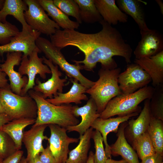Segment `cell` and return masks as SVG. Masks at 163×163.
<instances>
[{
    "instance_id": "6da1fadb",
    "label": "cell",
    "mask_w": 163,
    "mask_h": 163,
    "mask_svg": "<svg viewBox=\"0 0 163 163\" xmlns=\"http://www.w3.org/2000/svg\"><path fill=\"white\" fill-rule=\"evenodd\" d=\"M102 29L94 34H86L75 30L60 29L50 36V41L61 50L69 46L75 47L85 55L82 61H73L81 65L82 69L93 71L97 63L101 68L112 69L117 67L113 58L123 57L127 63L131 62L133 50L120 32L102 19L99 22Z\"/></svg>"
},
{
    "instance_id": "7a4b0ae2",
    "label": "cell",
    "mask_w": 163,
    "mask_h": 163,
    "mask_svg": "<svg viewBox=\"0 0 163 163\" xmlns=\"http://www.w3.org/2000/svg\"><path fill=\"white\" fill-rule=\"evenodd\" d=\"M27 93L35 101L37 107V117L33 125L54 124L66 128L80 123L73 113L72 104L55 105L34 90H29Z\"/></svg>"
},
{
    "instance_id": "3957f363",
    "label": "cell",
    "mask_w": 163,
    "mask_h": 163,
    "mask_svg": "<svg viewBox=\"0 0 163 163\" xmlns=\"http://www.w3.org/2000/svg\"><path fill=\"white\" fill-rule=\"evenodd\" d=\"M121 70L120 68L109 69L101 68L98 72L99 79L87 90L86 93L95 103L98 113L100 114L104 110L111 99L122 94L118 82Z\"/></svg>"
},
{
    "instance_id": "277c9868",
    "label": "cell",
    "mask_w": 163,
    "mask_h": 163,
    "mask_svg": "<svg viewBox=\"0 0 163 163\" xmlns=\"http://www.w3.org/2000/svg\"><path fill=\"white\" fill-rule=\"evenodd\" d=\"M155 89L147 85L132 93L122 94L115 97L108 102L99 118L106 119L117 115L122 117L139 113V104L147 99H151Z\"/></svg>"
},
{
    "instance_id": "5b68a950",
    "label": "cell",
    "mask_w": 163,
    "mask_h": 163,
    "mask_svg": "<svg viewBox=\"0 0 163 163\" xmlns=\"http://www.w3.org/2000/svg\"><path fill=\"white\" fill-rule=\"evenodd\" d=\"M0 101L11 120L37 117L36 103L28 94L21 96L13 93L10 88H0Z\"/></svg>"
},
{
    "instance_id": "8992f818",
    "label": "cell",
    "mask_w": 163,
    "mask_h": 163,
    "mask_svg": "<svg viewBox=\"0 0 163 163\" xmlns=\"http://www.w3.org/2000/svg\"><path fill=\"white\" fill-rule=\"evenodd\" d=\"M36 44L41 52L45 54V57L59 66L68 76L77 80L87 89L94 84L95 82L87 78L81 72L80 70L82 69L81 65L69 63L61 50L54 46L50 41L40 36L37 40Z\"/></svg>"
},
{
    "instance_id": "52a82bcc",
    "label": "cell",
    "mask_w": 163,
    "mask_h": 163,
    "mask_svg": "<svg viewBox=\"0 0 163 163\" xmlns=\"http://www.w3.org/2000/svg\"><path fill=\"white\" fill-rule=\"evenodd\" d=\"M24 1L27 6L24 13V18L31 28L50 36L60 29V27L50 18L37 0Z\"/></svg>"
},
{
    "instance_id": "ba28073f",
    "label": "cell",
    "mask_w": 163,
    "mask_h": 163,
    "mask_svg": "<svg viewBox=\"0 0 163 163\" xmlns=\"http://www.w3.org/2000/svg\"><path fill=\"white\" fill-rule=\"evenodd\" d=\"M41 52L38 47L27 56H22L18 72L22 76L27 75L28 79L27 84L22 90L21 95L27 94L28 91L33 89L35 85L36 76L39 75L43 79L46 78V74H51L48 66L43 63L42 58L39 57L38 54Z\"/></svg>"
},
{
    "instance_id": "9c48e42d",
    "label": "cell",
    "mask_w": 163,
    "mask_h": 163,
    "mask_svg": "<svg viewBox=\"0 0 163 163\" xmlns=\"http://www.w3.org/2000/svg\"><path fill=\"white\" fill-rule=\"evenodd\" d=\"M152 81L149 75L136 63L127 65L126 69L120 73L118 82L123 94L132 93L146 86Z\"/></svg>"
},
{
    "instance_id": "30bf717a",
    "label": "cell",
    "mask_w": 163,
    "mask_h": 163,
    "mask_svg": "<svg viewBox=\"0 0 163 163\" xmlns=\"http://www.w3.org/2000/svg\"><path fill=\"white\" fill-rule=\"evenodd\" d=\"M50 135L48 141L50 150L57 163H66L71 143L78 142V138L69 137L66 128L56 125L50 124Z\"/></svg>"
},
{
    "instance_id": "8fae6325",
    "label": "cell",
    "mask_w": 163,
    "mask_h": 163,
    "mask_svg": "<svg viewBox=\"0 0 163 163\" xmlns=\"http://www.w3.org/2000/svg\"><path fill=\"white\" fill-rule=\"evenodd\" d=\"M41 34L31 28L22 29L13 37L8 44L0 46V55L5 53L20 52L24 56H27L37 47L36 41Z\"/></svg>"
},
{
    "instance_id": "7c38bea8",
    "label": "cell",
    "mask_w": 163,
    "mask_h": 163,
    "mask_svg": "<svg viewBox=\"0 0 163 163\" xmlns=\"http://www.w3.org/2000/svg\"><path fill=\"white\" fill-rule=\"evenodd\" d=\"M43 62L47 65L51 70V76L46 82H42L37 78L35 80L36 84L34 90L41 94L43 97L46 99L48 97L51 99L57 95V93H62L65 82L67 81V78H61L62 73L59 70L58 66L53 64L50 59L43 56Z\"/></svg>"
},
{
    "instance_id": "4fadbf2b",
    "label": "cell",
    "mask_w": 163,
    "mask_h": 163,
    "mask_svg": "<svg viewBox=\"0 0 163 163\" xmlns=\"http://www.w3.org/2000/svg\"><path fill=\"white\" fill-rule=\"evenodd\" d=\"M22 56L20 52L7 53L6 60L0 65L2 71L8 77L11 90L13 93L20 95L28 81L27 77H23L14 69L15 66L20 64Z\"/></svg>"
},
{
    "instance_id": "5bb4252c",
    "label": "cell",
    "mask_w": 163,
    "mask_h": 163,
    "mask_svg": "<svg viewBox=\"0 0 163 163\" xmlns=\"http://www.w3.org/2000/svg\"><path fill=\"white\" fill-rule=\"evenodd\" d=\"M141 38L134 51L135 59L149 57L163 51V36L155 29L140 33Z\"/></svg>"
},
{
    "instance_id": "9a60e30c",
    "label": "cell",
    "mask_w": 163,
    "mask_h": 163,
    "mask_svg": "<svg viewBox=\"0 0 163 163\" xmlns=\"http://www.w3.org/2000/svg\"><path fill=\"white\" fill-rule=\"evenodd\" d=\"M47 126L48 125H46L37 126L33 125L30 129L24 131L22 142L27 150L26 159L27 163L44 150L43 141L44 140H48L49 138L44 134Z\"/></svg>"
},
{
    "instance_id": "2e32d148",
    "label": "cell",
    "mask_w": 163,
    "mask_h": 163,
    "mask_svg": "<svg viewBox=\"0 0 163 163\" xmlns=\"http://www.w3.org/2000/svg\"><path fill=\"white\" fill-rule=\"evenodd\" d=\"M72 111L76 117L80 116L81 120L77 125L66 128L68 132L76 131L79 136L82 135L90 128L95 120L99 117L100 114L97 112V107L93 99L91 97L86 104L81 107L73 106Z\"/></svg>"
},
{
    "instance_id": "e0dca14e",
    "label": "cell",
    "mask_w": 163,
    "mask_h": 163,
    "mask_svg": "<svg viewBox=\"0 0 163 163\" xmlns=\"http://www.w3.org/2000/svg\"><path fill=\"white\" fill-rule=\"evenodd\" d=\"M139 113L136 112L125 116L110 117L106 119L99 117L93 122L91 127L101 133L105 145V153L108 158H111V154L110 145H108L107 140V135L111 132L117 133L119 126L121 123L127 121L132 117L138 115Z\"/></svg>"
},
{
    "instance_id": "ac0fdd59",
    "label": "cell",
    "mask_w": 163,
    "mask_h": 163,
    "mask_svg": "<svg viewBox=\"0 0 163 163\" xmlns=\"http://www.w3.org/2000/svg\"><path fill=\"white\" fill-rule=\"evenodd\" d=\"M134 63L140 66L150 76L155 87L163 82V51L149 57L135 59Z\"/></svg>"
},
{
    "instance_id": "d6986e66",
    "label": "cell",
    "mask_w": 163,
    "mask_h": 163,
    "mask_svg": "<svg viewBox=\"0 0 163 163\" xmlns=\"http://www.w3.org/2000/svg\"><path fill=\"white\" fill-rule=\"evenodd\" d=\"M94 3L103 19L110 25L118 22L126 23L128 16L117 6L115 0H94Z\"/></svg>"
},
{
    "instance_id": "ffe728a7",
    "label": "cell",
    "mask_w": 163,
    "mask_h": 163,
    "mask_svg": "<svg viewBox=\"0 0 163 163\" xmlns=\"http://www.w3.org/2000/svg\"><path fill=\"white\" fill-rule=\"evenodd\" d=\"M72 85L70 90L66 93L58 92L57 95L51 99L46 100L48 102L56 105L63 104H69L74 103L76 104H81V101H87L88 97L85 94L87 89L78 81L72 78L71 79Z\"/></svg>"
},
{
    "instance_id": "44dd1931",
    "label": "cell",
    "mask_w": 163,
    "mask_h": 163,
    "mask_svg": "<svg viewBox=\"0 0 163 163\" xmlns=\"http://www.w3.org/2000/svg\"><path fill=\"white\" fill-rule=\"evenodd\" d=\"M127 124L126 122L122 123L117 131L116 141L110 146L111 155H120L128 163H139L136 153L126 139L125 129Z\"/></svg>"
},
{
    "instance_id": "7402d4cb",
    "label": "cell",
    "mask_w": 163,
    "mask_h": 163,
    "mask_svg": "<svg viewBox=\"0 0 163 163\" xmlns=\"http://www.w3.org/2000/svg\"><path fill=\"white\" fill-rule=\"evenodd\" d=\"M117 5L120 10L130 16L138 25L140 33L148 30L145 14L141 4L143 2L138 0H117Z\"/></svg>"
},
{
    "instance_id": "603a6c76",
    "label": "cell",
    "mask_w": 163,
    "mask_h": 163,
    "mask_svg": "<svg viewBox=\"0 0 163 163\" xmlns=\"http://www.w3.org/2000/svg\"><path fill=\"white\" fill-rule=\"evenodd\" d=\"M27 9V6L24 0H5L3 6L0 10V21L6 22L8 15L12 16L22 25V29H26L30 27L26 23L24 13Z\"/></svg>"
},
{
    "instance_id": "cb8c5ba5",
    "label": "cell",
    "mask_w": 163,
    "mask_h": 163,
    "mask_svg": "<svg viewBox=\"0 0 163 163\" xmlns=\"http://www.w3.org/2000/svg\"><path fill=\"white\" fill-rule=\"evenodd\" d=\"M150 99L145 100L143 108L137 118L128 122L127 133L132 141L147 131L152 117L149 109Z\"/></svg>"
},
{
    "instance_id": "d4e9b609",
    "label": "cell",
    "mask_w": 163,
    "mask_h": 163,
    "mask_svg": "<svg viewBox=\"0 0 163 163\" xmlns=\"http://www.w3.org/2000/svg\"><path fill=\"white\" fill-rule=\"evenodd\" d=\"M45 11L60 27L64 30L78 29L79 24L71 20L68 16L64 13L54 4L52 0H37Z\"/></svg>"
},
{
    "instance_id": "484cf974",
    "label": "cell",
    "mask_w": 163,
    "mask_h": 163,
    "mask_svg": "<svg viewBox=\"0 0 163 163\" xmlns=\"http://www.w3.org/2000/svg\"><path fill=\"white\" fill-rule=\"evenodd\" d=\"M36 119L21 118L11 120L0 129L12 139L17 150H21L24 130L27 126L34 124Z\"/></svg>"
},
{
    "instance_id": "4316f807",
    "label": "cell",
    "mask_w": 163,
    "mask_h": 163,
    "mask_svg": "<svg viewBox=\"0 0 163 163\" xmlns=\"http://www.w3.org/2000/svg\"><path fill=\"white\" fill-rule=\"evenodd\" d=\"M93 128L91 127L82 135L79 136V143L74 149L70 151L66 163H86L91 146Z\"/></svg>"
},
{
    "instance_id": "83f0119b",
    "label": "cell",
    "mask_w": 163,
    "mask_h": 163,
    "mask_svg": "<svg viewBox=\"0 0 163 163\" xmlns=\"http://www.w3.org/2000/svg\"><path fill=\"white\" fill-rule=\"evenodd\" d=\"M78 4L82 21L88 24L99 22L103 18L95 5L94 0H75Z\"/></svg>"
},
{
    "instance_id": "f1b7e54d",
    "label": "cell",
    "mask_w": 163,
    "mask_h": 163,
    "mask_svg": "<svg viewBox=\"0 0 163 163\" xmlns=\"http://www.w3.org/2000/svg\"><path fill=\"white\" fill-rule=\"evenodd\" d=\"M147 131L156 152L163 155V121L152 116Z\"/></svg>"
},
{
    "instance_id": "f546056e",
    "label": "cell",
    "mask_w": 163,
    "mask_h": 163,
    "mask_svg": "<svg viewBox=\"0 0 163 163\" xmlns=\"http://www.w3.org/2000/svg\"><path fill=\"white\" fill-rule=\"evenodd\" d=\"M132 142L133 147L141 160L156 152L147 131Z\"/></svg>"
},
{
    "instance_id": "4dcf8cb0",
    "label": "cell",
    "mask_w": 163,
    "mask_h": 163,
    "mask_svg": "<svg viewBox=\"0 0 163 163\" xmlns=\"http://www.w3.org/2000/svg\"><path fill=\"white\" fill-rule=\"evenodd\" d=\"M149 103L151 116L163 120V89L162 85L156 87Z\"/></svg>"
},
{
    "instance_id": "1f68e13d",
    "label": "cell",
    "mask_w": 163,
    "mask_h": 163,
    "mask_svg": "<svg viewBox=\"0 0 163 163\" xmlns=\"http://www.w3.org/2000/svg\"><path fill=\"white\" fill-rule=\"evenodd\" d=\"M54 5L68 16L74 18L79 24L81 19L78 5L75 0H53Z\"/></svg>"
},
{
    "instance_id": "d6a6232c",
    "label": "cell",
    "mask_w": 163,
    "mask_h": 163,
    "mask_svg": "<svg viewBox=\"0 0 163 163\" xmlns=\"http://www.w3.org/2000/svg\"><path fill=\"white\" fill-rule=\"evenodd\" d=\"M91 138L94 141L95 153L94 154V163H104L108 158L103 145V139L99 132L93 131Z\"/></svg>"
},
{
    "instance_id": "836d02e7",
    "label": "cell",
    "mask_w": 163,
    "mask_h": 163,
    "mask_svg": "<svg viewBox=\"0 0 163 163\" xmlns=\"http://www.w3.org/2000/svg\"><path fill=\"white\" fill-rule=\"evenodd\" d=\"M17 150L12 139L0 129V158L4 160Z\"/></svg>"
},
{
    "instance_id": "e575fe53",
    "label": "cell",
    "mask_w": 163,
    "mask_h": 163,
    "mask_svg": "<svg viewBox=\"0 0 163 163\" xmlns=\"http://www.w3.org/2000/svg\"><path fill=\"white\" fill-rule=\"evenodd\" d=\"M19 32L15 25L8 21L5 23L0 21V46L8 43L12 38Z\"/></svg>"
},
{
    "instance_id": "d590c367",
    "label": "cell",
    "mask_w": 163,
    "mask_h": 163,
    "mask_svg": "<svg viewBox=\"0 0 163 163\" xmlns=\"http://www.w3.org/2000/svg\"><path fill=\"white\" fill-rule=\"evenodd\" d=\"M39 158L43 163H57L50 147L48 145L39 155Z\"/></svg>"
},
{
    "instance_id": "8d00e7d4",
    "label": "cell",
    "mask_w": 163,
    "mask_h": 163,
    "mask_svg": "<svg viewBox=\"0 0 163 163\" xmlns=\"http://www.w3.org/2000/svg\"><path fill=\"white\" fill-rule=\"evenodd\" d=\"M24 152L20 150L4 159L2 163H19L23 156Z\"/></svg>"
},
{
    "instance_id": "74e56055",
    "label": "cell",
    "mask_w": 163,
    "mask_h": 163,
    "mask_svg": "<svg viewBox=\"0 0 163 163\" xmlns=\"http://www.w3.org/2000/svg\"><path fill=\"white\" fill-rule=\"evenodd\" d=\"M142 160L140 163H162L163 155L156 152L155 154L146 157Z\"/></svg>"
},
{
    "instance_id": "f35d334b",
    "label": "cell",
    "mask_w": 163,
    "mask_h": 163,
    "mask_svg": "<svg viewBox=\"0 0 163 163\" xmlns=\"http://www.w3.org/2000/svg\"><path fill=\"white\" fill-rule=\"evenodd\" d=\"M1 62L0 58V88H10L9 84L8 83V80L6 78V75L1 70Z\"/></svg>"
},
{
    "instance_id": "ab89813d",
    "label": "cell",
    "mask_w": 163,
    "mask_h": 163,
    "mask_svg": "<svg viewBox=\"0 0 163 163\" xmlns=\"http://www.w3.org/2000/svg\"><path fill=\"white\" fill-rule=\"evenodd\" d=\"M11 120L9 117L6 114H0V128L3 125Z\"/></svg>"
},
{
    "instance_id": "60d3db41",
    "label": "cell",
    "mask_w": 163,
    "mask_h": 163,
    "mask_svg": "<svg viewBox=\"0 0 163 163\" xmlns=\"http://www.w3.org/2000/svg\"><path fill=\"white\" fill-rule=\"evenodd\" d=\"M104 163H128L125 160L122 159L120 161H116L111 158H108Z\"/></svg>"
},
{
    "instance_id": "b9f144b4",
    "label": "cell",
    "mask_w": 163,
    "mask_h": 163,
    "mask_svg": "<svg viewBox=\"0 0 163 163\" xmlns=\"http://www.w3.org/2000/svg\"><path fill=\"white\" fill-rule=\"evenodd\" d=\"M94 154L92 151H91L89 153L88 160L86 163H94Z\"/></svg>"
},
{
    "instance_id": "7bdbcfd3",
    "label": "cell",
    "mask_w": 163,
    "mask_h": 163,
    "mask_svg": "<svg viewBox=\"0 0 163 163\" xmlns=\"http://www.w3.org/2000/svg\"><path fill=\"white\" fill-rule=\"evenodd\" d=\"M39 155H37L29 163H43L40 159Z\"/></svg>"
},
{
    "instance_id": "ee69618b",
    "label": "cell",
    "mask_w": 163,
    "mask_h": 163,
    "mask_svg": "<svg viewBox=\"0 0 163 163\" xmlns=\"http://www.w3.org/2000/svg\"><path fill=\"white\" fill-rule=\"evenodd\" d=\"M155 2L158 4L160 12L161 14H163V3L161 0H156Z\"/></svg>"
},
{
    "instance_id": "f6af8a7d",
    "label": "cell",
    "mask_w": 163,
    "mask_h": 163,
    "mask_svg": "<svg viewBox=\"0 0 163 163\" xmlns=\"http://www.w3.org/2000/svg\"><path fill=\"white\" fill-rule=\"evenodd\" d=\"M5 114V110L0 101V114Z\"/></svg>"
},
{
    "instance_id": "bcb514c9",
    "label": "cell",
    "mask_w": 163,
    "mask_h": 163,
    "mask_svg": "<svg viewBox=\"0 0 163 163\" xmlns=\"http://www.w3.org/2000/svg\"><path fill=\"white\" fill-rule=\"evenodd\" d=\"M19 163H27L26 158L23 156Z\"/></svg>"
},
{
    "instance_id": "7dc6e473",
    "label": "cell",
    "mask_w": 163,
    "mask_h": 163,
    "mask_svg": "<svg viewBox=\"0 0 163 163\" xmlns=\"http://www.w3.org/2000/svg\"><path fill=\"white\" fill-rule=\"evenodd\" d=\"M5 2L4 0H0V10L2 8Z\"/></svg>"
},
{
    "instance_id": "c3c4849f",
    "label": "cell",
    "mask_w": 163,
    "mask_h": 163,
    "mask_svg": "<svg viewBox=\"0 0 163 163\" xmlns=\"http://www.w3.org/2000/svg\"><path fill=\"white\" fill-rule=\"evenodd\" d=\"M3 160V159L0 158V163H2Z\"/></svg>"
},
{
    "instance_id": "681fc988",
    "label": "cell",
    "mask_w": 163,
    "mask_h": 163,
    "mask_svg": "<svg viewBox=\"0 0 163 163\" xmlns=\"http://www.w3.org/2000/svg\"><path fill=\"white\" fill-rule=\"evenodd\" d=\"M162 163H163V162H162Z\"/></svg>"
}]
</instances>
